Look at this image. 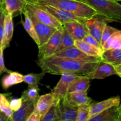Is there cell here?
<instances>
[{"mask_svg": "<svg viewBox=\"0 0 121 121\" xmlns=\"http://www.w3.org/2000/svg\"><path fill=\"white\" fill-rule=\"evenodd\" d=\"M37 64L45 73L59 75L67 72L83 76H87L95 69L99 61L82 62L69 58L52 56L37 60Z\"/></svg>", "mask_w": 121, "mask_h": 121, "instance_id": "1", "label": "cell"}, {"mask_svg": "<svg viewBox=\"0 0 121 121\" xmlns=\"http://www.w3.org/2000/svg\"><path fill=\"white\" fill-rule=\"evenodd\" d=\"M34 4L56 7L85 20L98 15L97 12L91 6L79 0H43Z\"/></svg>", "mask_w": 121, "mask_h": 121, "instance_id": "2", "label": "cell"}, {"mask_svg": "<svg viewBox=\"0 0 121 121\" xmlns=\"http://www.w3.org/2000/svg\"><path fill=\"white\" fill-rule=\"evenodd\" d=\"M85 2L107 22H121V5L115 0H79Z\"/></svg>", "mask_w": 121, "mask_h": 121, "instance_id": "3", "label": "cell"}, {"mask_svg": "<svg viewBox=\"0 0 121 121\" xmlns=\"http://www.w3.org/2000/svg\"><path fill=\"white\" fill-rule=\"evenodd\" d=\"M62 32L63 27L57 30L46 43L39 47L38 60L46 59L54 55L60 43Z\"/></svg>", "mask_w": 121, "mask_h": 121, "instance_id": "4", "label": "cell"}, {"mask_svg": "<svg viewBox=\"0 0 121 121\" xmlns=\"http://www.w3.org/2000/svg\"><path fill=\"white\" fill-rule=\"evenodd\" d=\"M60 75V80L51 92L57 102L66 96L71 84L80 77V76L67 72L61 73Z\"/></svg>", "mask_w": 121, "mask_h": 121, "instance_id": "5", "label": "cell"}, {"mask_svg": "<svg viewBox=\"0 0 121 121\" xmlns=\"http://www.w3.org/2000/svg\"><path fill=\"white\" fill-rule=\"evenodd\" d=\"M34 4L39 8L44 9L46 11L52 14L53 17H55V18L57 21H59L60 22V24L62 26L66 22H71V21H77L83 22L85 20V19L78 17L76 16L75 15L70 13V12L66 11L56 8V7H52L50 5H47L39 4Z\"/></svg>", "mask_w": 121, "mask_h": 121, "instance_id": "6", "label": "cell"}, {"mask_svg": "<svg viewBox=\"0 0 121 121\" xmlns=\"http://www.w3.org/2000/svg\"><path fill=\"white\" fill-rule=\"evenodd\" d=\"M25 10L27 12V14L29 16L30 18L31 19L34 25V28H35V32H36L37 36L39 37V41H40V46H42L44 44L46 43L48 39L50 38L53 34V33L56 31L57 29L54 28V27H50L43 22L39 21L33 15L31 12L28 10L26 8H25Z\"/></svg>", "mask_w": 121, "mask_h": 121, "instance_id": "7", "label": "cell"}, {"mask_svg": "<svg viewBox=\"0 0 121 121\" xmlns=\"http://www.w3.org/2000/svg\"><path fill=\"white\" fill-rule=\"evenodd\" d=\"M26 8L30 11L33 15L40 22L57 30L63 27L62 25L54 17L44 9L39 8L33 4L29 3H27Z\"/></svg>", "mask_w": 121, "mask_h": 121, "instance_id": "8", "label": "cell"}, {"mask_svg": "<svg viewBox=\"0 0 121 121\" xmlns=\"http://www.w3.org/2000/svg\"><path fill=\"white\" fill-rule=\"evenodd\" d=\"M54 56L69 58L82 62H94L100 61L102 60L101 57H94L87 55L75 46H72L66 49L57 52L55 53Z\"/></svg>", "mask_w": 121, "mask_h": 121, "instance_id": "9", "label": "cell"}, {"mask_svg": "<svg viewBox=\"0 0 121 121\" xmlns=\"http://www.w3.org/2000/svg\"><path fill=\"white\" fill-rule=\"evenodd\" d=\"M108 22L102 16L96 15L85 20L89 33L100 44L102 35Z\"/></svg>", "mask_w": 121, "mask_h": 121, "instance_id": "10", "label": "cell"}, {"mask_svg": "<svg viewBox=\"0 0 121 121\" xmlns=\"http://www.w3.org/2000/svg\"><path fill=\"white\" fill-rule=\"evenodd\" d=\"M56 106L59 121H75L78 107L70 105L65 98L59 100Z\"/></svg>", "mask_w": 121, "mask_h": 121, "instance_id": "11", "label": "cell"}, {"mask_svg": "<svg viewBox=\"0 0 121 121\" xmlns=\"http://www.w3.org/2000/svg\"><path fill=\"white\" fill-rule=\"evenodd\" d=\"M63 27L69 33L74 40H83L89 33L88 30L83 22L71 21L63 25Z\"/></svg>", "mask_w": 121, "mask_h": 121, "instance_id": "12", "label": "cell"}, {"mask_svg": "<svg viewBox=\"0 0 121 121\" xmlns=\"http://www.w3.org/2000/svg\"><path fill=\"white\" fill-rule=\"evenodd\" d=\"M113 75H117L114 66L101 60L95 69L87 76L91 79H104Z\"/></svg>", "mask_w": 121, "mask_h": 121, "instance_id": "13", "label": "cell"}, {"mask_svg": "<svg viewBox=\"0 0 121 121\" xmlns=\"http://www.w3.org/2000/svg\"><path fill=\"white\" fill-rule=\"evenodd\" d=\"M119 104H120V98L119 96L109 98L100 102L92 104L90 106L88 120L90 118L97 115L103 111Z\"/></svg>", "mask_w": 121, "mask_h": 121, "instance_id": "14", "label": "cell"}, {"mask_svg": "<svg viewBox=\"0 0 121 121\" xmlns=\"http://www.w3.org/2000/svg\"><path fill=\"white\" fill-rule=\"evenodd\" d=\"M119 119H121V104L103 111L87 121H117Z\"/></svg>", "mask_w": 121, "mask_h": 121, "instance_id": "15", "label": "cell"}, {"mask_svg": "<svg viewBox=\"0 0 121 121\" xmlns=\"http://www.w3.org/2000/svg\"><path fill=\"white\" fill-rule=\"evenodd\" d=\"M14 33V23L13 15L9 14H5L4 22L3 38L1 43V47L4 50L5 48L9 47Z\"/></svg>", "mask_w": 121, "mask_h": 121, "instance_id": "16", "label": "cell"}, {"mask_svg": "<svg viewBox=\"0 0 121 121\" xmlns=\"http://www.w3.org/2000/svg\"><path fill=\"white\" fill-rule=\"evenodd\" d=\"M57 103L52 93H49L39 97L35 106L43 117L52 106L57 105Z\"/></svg>", "mask_w": 121, "mask_h": 121, "instance_id": "17", "label": "cell"}, {"mask_svg": "<svg viewBox=\"0 0 121 121\" xmlns=\"http://www.w3.org/2000/svg\"><path fill=\"white\" fill-rule=\"evenodd\" d=\"M87 92L67 93L66 96L65 97V99L70 105L77 107L82 105H91L92 99L87 96Z\"/></svg>", "mask_w": 121, "mask_h": 121, "instance_id": "18", "label": "cell"}, {"mask_svg": "<svg viewBox=\"0 0 121 121\" xmlns=\"http://www.w3.org/2000/svg\"><path fill=\"white\" fill-rule=\"evenodd\" d=\"M35 104L30 100H22V105L18 111L14 112L11 117L13 121H26L33 112Z\"/></svg>", "mask_w": 121, "mask_h": 121, "instance_id": "19", "label": "cell"}, {"mask_svg": "<svg viewBox=\"0 0 121 121\" xmlns=\"http://www.w3.org/2000/svg\"><path fill=\"white\" fill-rule=\"evenodd\" d=\"M27 2L25 0H3L4 9L6 14L13 15L17 12L22 14L26 8Z\"/></svg>", "mask_w": 121, "mask_h": 121, "instance_id": "20", "label": "cell"}, {"mask_svg": "<svg viewBox=\"0 0 121 121\" xmlns=\"http://www.w3.org/2000/svg\"><path fill=\"white\" fill-rule=\"evenodd\" d=\"M91 86V79L87 76H80L70 85L67 93L87 92Z\"/></svg>", "mask_w": 121, "mask_h": 121, "instance_id": "21", "label": "cell"}, {"mask_svg": "<svg viewBox=\"0 0 121 121\" xmlns=\"http://www.w3.org/2000/svg\"><path fill=\"white\" fill-rule=\"evenodd\" d=\"M103 61L115 65L121 64V49H109L103 50L101 56Z\"/></svg>", "mask_w": 121, "mask_h": 121, "instance_id": "22", "label": "cell"}, {"mask_svg": "<svg viewBox=\"0 0 121 121\" xmlns=\"http://www.w3.org/2000/svg\"><path fill=\"white\" fill-rule=\"evenodd\" d=\"M74 46L87 55L101 57L103 50L94 47L83 40H75Z\"/></svg>", "mask_w": 121, "mask_h": 121, "instance_id": "23", "label": "cell"}, {"mask_svg": "<svg viewBox=\"0 0 121 121\" xmlns=\"http://www.w3.org/2000/svg\"><path fill=\"white\" fill-rule=\"evenodd\" d=\"M23 82V75L18 72H11L5 76L2 79V86L4 89Z\"/></svg>", "mask_w": 121, "mask_h": 121, "instance_id": "24", "label": "cell"}, {"mask_svg": "<svg viewBox=\"0 0 121 121\" xmlns=\"http://www.w3.org/2000/svg\"><path fill=\"white\" fill-rule=\"evenodd\" d=\"M22 14H23L24 17V20H21V23L23 26L24 28L26 30V31L27 32L30 36L32 38L34 42L37 44L38 47L40 46V41H39V37L37 36L36 32H35V28H34V25H33V22L31 21V19L30 18L29 16L27 14V12L24 9Z\"/></svg>", "mask_w": 121, "mask_h": 121, "instance_id": "25", "label": "cell"}, {"mask_svg": "<svg viewBox=\"0 0 121 121\" xmlns=\"http://www.w3.org/2000/svg\"><path fill=\"white\" fill-rule=\"evenodd\" d=\"M109 48L121 49V31L119 30L111 35L103 45V50Z\"/></svg>", "mask_w": 121, "mask_h": 121, "instance_id": "26", "label": "cell"}, {"mask_svg": "<svg viewBox=\"0 0 121 121\" xmlns=\"http://www.w3.org/2000/svg\"><path fill=\"white\" fill-rule=\"evenodd\" d=\"M39 91V86H28V89L22 93L21 97L22 100H30L36 104L40 97Z\"/></svg>", "mask_w": 121, "mask_h": 121, "instance_id": "27", "label": "cell"}, {"mask_svg": "<svg viewBox=\"0 0 121 121\" xmlns=\"http://www.w3.org/2000/svg\"><path fill=\"white\" fill-rule=\"evenodd\" d=\"M74 41L75 40L70 35L69 33L63 27L62 36H61V41H60V44H59L57 49L55 53L66 49L69 47L74 46Z\"/></svg>", "mask_w": 121, "mask_h": 121, "instance_id": "28", "label": "cell"}, {"mask_svg": "<svg viewBox=\"0 0 121 121\" xmlns=\"http://www.w3.org/2000/svg\"><path fill=\"white\" fill-rule=\"evenodd\" d=\"M46 73L42 72L40 73H30L23 75V82L28 86H39L40 82L43 78Z\"/></svg>", "mask_w": 121, "mask_h": 121, "instance_id": "29", "label": "cell"}, {"mask_svg": "<svg viewBox=\"0 0 121 121\" xmlns=\"http://www.w3.org/2000/svg\"><path fill=\"white\" fill-rule=\"evenodd\" d=\"M0 111L7 117L11 118L13 112L9 106V102L5 95L0 93Z\"/></svg>", "mask_w": 121, "mask_h": 121, "instance_id": "30", "label": "cell"}, {"mask_svg": "<svg viewBox=\"0 0 121 121\" xmlns=\"http://www.w3.org/2000/svg\"><path fill=\"white\" fill-rule=\"evenodd\" d=\"M91 105H85L78 107L75 121H87Z\"/></svg>", "mask_w": 121, "mask_h": 121, "instance_id": "31", "label": "cell"}, {"mask_svg": "<svg viewBox=\"0 0 121 121\" xmlns=\"http://www.w3.org/2000/svg\"><path fill=\"white\" fill-rule=\"evenodd\" d=\"M40 121H59L57 108L56 105L52 106L48 112L41 117Z\"/></svg>", "mask_w": 121, "mask_h": 121, "instance_id": "32", "label": "cell"}, {"mask_svg": "<svg viewBox=\"0 0 121 121\" xmlns=\"http://www.w3.org/2000/svg\"><path fill=\"white\" fill-rule=\"evenodd\" d=\"M119 30L117 29V28H114V27H112L111 26H108L106 25L105 26V28L104 30V31H103L102 35L101 40H100V45H101L102 47L103 45L104 44L105 42L106 41V40L110 37L112 35H113L115 33L117 32Z\"/></svg>", "mask_w": 121, "mask_h": 121, "instance_id": "33", "label": "cell"}, {"mask_svg": "<svg viewBox=\"0 0 121 121\" xmlns=\"http://www.w3.org/2000/svg\"><path fill=\"white\" fill-rule=\"evenodd\" d=\"M83 41H85L86 43L94 46V47H97L98 48H100V49H102V47L100 44L90 34H88L87 35H86L85 37V38L83 39Z\"/></svg>", "mask_w": 121, "mask_h": 121, "instance_id": "34", "label": "cell"}, {"mask_svg": "<svg viewBox=\"0 0 121 121\" xmlns=\"http://www.w3.org/2000/svg\"><path fill=\"white\" fill-rule=\"evenodd\" d=\"M22 100L21 98L13 99L9 102V106L13 112L18 111L22 105Z\"/></svg>", "mask_w": 121, "mask_h": 121, "instance_id": "35", "label": "cell"}, {"mask_svg": "<svg viewBox=\"0 0 121 121\" xmlns=\"http://www.w3.org/2000/svg\"><path fill=\"white\" fill-rule=\"evenodd\" d=\"M3 52L4 50L1 47H0V76L3 73H9L12 71L8 69L5 67L4 64V60L3 56Z\"/></svg>", "mask_w": 121, "mask_h": 121, "instance_id": "36", "label": "cell"}, {"mask_svg": "<svg viewBox=\"0 0 121 121\" xmlns=\"http://www.w3.org/2000/svg\"><path fill=\"white\" fill-rule=\"evenodd\" d=\"M41 118V115L35 106L33 112L31 113L26 121H40Z\"/></svg>", "mask_w": 121, "mask_h": 121, "instance_id": "37", "label": "cell"}, {"mask_svg": "<svg viewBox=\"0 0 121 121\" xmlns=\"http://www.w3.org/2000/svg\"><path fill=\"white\" fill-rule=\"evenodd\" d=\"M5 12H4L0 17V47H1V43H2V38H3V31H4V17Z\"/></svg>", "mask_w": 121, "mask_h": 121, "instance_id": "38", "label": "cell"}, {"mask_svg": "<svg viewBox=\"0 0 121 121\" xmlns=\"http://www.w3.org/2000/svg\"><path fill=\"white\" fill-rule=\"evenodd\" d=\"M113 66L117 73V75L119 77H121V64H117Z\"/></svg>", "mask_w": 121, "mask_h": 121, "instance_id": "39", "label": "cell"}, {"mask_svg": "<svg viewBox=\"0 0 121 121\" xmlns=\"http://www.w3.org/2000/svg\"><path fill=\"white\" fill-rule=\"evenodd\" d=\"M7 117L0 111V121H6Z\"/></svg>", "mask_w": 121, "mask_h": 121, "instance_id": "40", "label": "cell"}, {"mask_svg": "<svg viewBox=\"0 0 121 121\" xmlns=\"http://www.w3.org/2000/svg\"><path fill=\"white\" fill-rule=\"evenodd\" d=\"M25 1L27 2V3L34 4V3H36V2H39V1H43V0H25Z\"/></svg>", "mask_w": 121, "mask_h": 121, "instance_id": "41", "label": "cell"}, {"mask_svg": "<svg viewBox=\"0 0 121 121\" xmlns=\"http://www.w3.org/2000/svg\"><path fill=\"white\" fill-rule=\"evenodd\" d=\"M4 6H3V2L2 3H1L0 4V17H1V15H2V13L4 12Z\"/></svg>", "mask_w": 121, "mask_h": 121, "instance_id": "42", "label": "cell"}, {"mask_svg": "<svg viewBox=\"0 0 121 121\" xmlns=\"http://www.w3.org/2000/svg\"><path fill=\"white\" fill-rule=\"evenodd\" d=\"M13 121V120H12L11 118H7V121Z\"/></svg>", "mask_w": 121, "mask_h": 121, "instance_id": "43", "label": "cell"}, {"mask_svg": "<svg viewBox=\"0 0 121 121\" xmlns=\"http://www.w3.org/2000/svg\"><path fill=\"white\" fill-rule=\"evenodd\" d=\"M2 2H3V0H0V4H1V3H2Z\"/></svg>", "mask_w": 121, "mask_h": 121, "instance_id": "44", "label": "cell"}, {"mask_svg": "<svg viewBox=\"0 0 121 121\" xmlns=\"http://www.w3.org/2000/svg\"><path fill=\"white\" fill-rule=\"evenodd\" d=\"M115 1H118H118H121V0H115Z\"/></svg>", "mask_w": 121, "mask_h": 121, "instance_id": "45", "label": "cell"}, {"mask_svg": "<svg viewBox=\"0 0 121 121\" xmlns=\"http://www.w3.org/2000/svg\"><path fill=\"white\" fill-rule=\"evenodd\" d=\"M117 121H121V119H119V120H118Z\"/></svg>", "mask_w": 121, "mask_h": 121, "instance_id": "46", "label": "cell"}]
</instances>
